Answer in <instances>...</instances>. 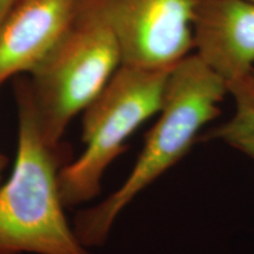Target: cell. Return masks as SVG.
<instances>
[{"mask_svg": "<svg viewBox=\"0 0 254 254\" xmlns=\"http://www.w3.org/2000/svg\"><path fill=\"white\" fill-rule=\"evenodd\" d=\"M250 1H253L254 2V0H250Z\"/></svg>", "mask_w": 254, "mask_h": 254, "instance_id": "12", "label": "cell"}, {"mask_svg": "<svg viewBox=\"0 0 254 254\" xmlns=\"http://www.w3.org/2000/svg\"><path fill=\"white\" fill-rule=\"evenodd\" d=\"M17 0H0V24L4 20L6 14L11 11Z\"/></svg>", "mask_w": 254, "mask_h": 254, "instance_id": "10", "label": "cell"}, {"mask_svg": "<svg viewBox=\"0 0 254 254\" xmlns=\"http://www.w3.org/2000/svg\"><path fill=\"white\" fill-rule=\"evenodd\" d=\"M228 94H231L233 98L240 97V95L254 97V69L245 80L241 81L240 84L236 85V86L231 87L228 90Z\"/></svg>", "mask_w": 254, "mask_h": 254, "instance_id": "9", "label": "cell"}, {"mask_svg": "<svg viewBox=\"0 0 254 254\" xmlns=\"http://www.w3.org/2000/svg\"><path fill=\"white\" fill-rule=\"evenodd\" d=\"M236 112L227 122L204 133L200 141L220 140L254 160V97L234 98Z\"/></svg>", "mask_w": 254, "mask_h": 254, "instance_id": "8", "label": "cell"}, {"mask_svg": "<svg viewBox=\"0 0 254 254\" xmlns=\"http://www.w3.org/2000/svg\"><path fill=\"white\" fill-rule=\"evenodd\" d=\"M195 0H82L118 43L122 65L171 69L193 49Z\"/></svg>", "mask_w": 254, "mask_h": 254, "instance_id": "5", "label": "cell"}, {"mask_svg": "<svg viewBox=\"0 0 254 254\" xmlns=\"http://www.w3.org/2000/svg\"><path fill=\"white\" fill-rule=\"evenodd\" d=\"M195 55L226 84L244 81L254 69V2L195 0L193 14Z\"/></svg>", "mask_w": 254, "mask_h": 254, "instance_id": "6", "label": "cell"}, {"mask_svg": "<svg viewBox=\"0 0 254 254\" xmlns=\"http://www.w3.org/2000/svg\"><path fill=\"white\" fill-rule=\"evenodd\" d=\"M226 84L196 55L183 58L168 74L159 118L122 186L93 207L79 212L74 232L87 249L104 245L113 224L136 195L179 163L202 127L220 114Z\"/></svg>", "mask_w": 254, "mask_h": 254, "instance_id": "1", "label": "cell"}, {"mask_svg": "<svg viewBox=\"0 0 254 254\" xmlns=\"http://www.w3.org/2000/svg\"><path fill=\"white\" fill-rule=\"evenodd\" d=\"M120 65L116 37L81 6L67 33L14 90L27 99L45 141L57 147L72 119L98 97Z\"/></svg>", "mask_w": 254, "mask_h": 254, "instance_id": "3", "label": "cell"}, {"mask_svg": "<svg viewBox=\"0 0 254 254\" xmlns=\"http://www.w3.org/2000/svg\"><path fill=\"white\" fill-rule=\"evenodd\" d=\"M14 94L17 152L0 184V254H91L65 214L59 185L64 147L47 144L27 99Z\"/></svg>", "mask_w": 254, "mask_h": 254, "instance_id": "2", "label": "cell"}, {"mask_svg": "<svg viewBox=\"0 0 254 254\" xmlns=\"http://www.w3.org/2000/svg\"><path fill=\"white\" fill-rule=\"evenodd\" d=\"M7 167V158L0 152V184L4 180V172Z\"/></svg>", "mask_w": 254, "mask_h": 254, "instance_id": "11", "label": "cell"}, {"mask_svg": "<svg viewBox=\"0 0 254 254\" xmlns=\"http://www.w3.org/2000/svg\"><path fill=\"white\" fill-rule=\"evenodd\" d=\"M82 0H17L0 24V87L30 73L77 20Z\"/></svg>", "mask_w": 254, "mask_h": 254, "instance_id": "7", "label": "cell"}, {"mask_svg": "<svg viewBox=\"0 0 254 254\" xmlns=\"http://www.w3.org/2000/svg\"><path fill=\"white\" fill-rule=\"evenodd\" d=\"M171 69L120 65L85 109L81 120L85 150L64 165L59 174L60 193L66 207L98 196L105 172L124 153L129 136L160 111Z\"/></svg>", "mask_w": 254, "mask_h": 254, "instance_id": "4", "label": "cell"}]
</instances>
